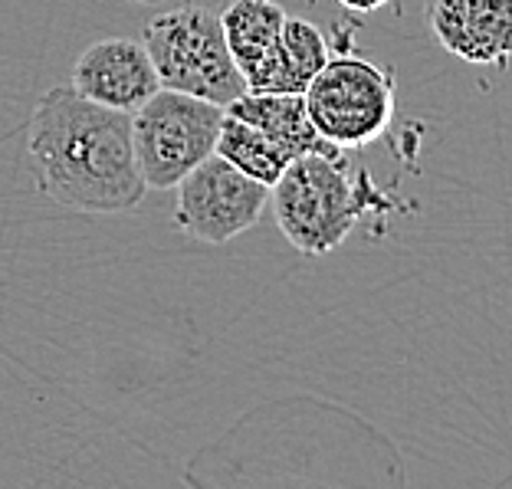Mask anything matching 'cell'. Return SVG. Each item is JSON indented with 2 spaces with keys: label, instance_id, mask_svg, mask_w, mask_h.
I'll list each match as a JSON object with an SVG mask.
<instances>
[{
  "label": "cell",
  "instance_id": "cell-1",
  "mask_svg": "<svg viewBox=\"0 0 512 489\" xmlns=\"http://www.w3.org/2000/svg\"><path fill=\"white\" fill-rule=\"evenodd\" d=\"M27 158L37 191L66 211L125 214L145 201L132 115L89 102L73 86H53L40 96Z\"/></svg>",
  "mask_w": 512,
  "mask_h": 489
},
{
  "label": "cell",
  "instance_id": "cell-2",
  "mask_svg": "<svg viewBox=\"0 0 512 489\" xmlns=\"http://www.w3.org/2000/svg\"><path fill=\"white\" fill-rule=\"evenodd\" d=\"M276 227L306 256L339 250L368 211L391 207L368 171L352 178L348 155H296L270 188Z\"/></svg>",
  "mask_w": 512,
  "mask_h": 489
},
{
  "label": "cell",
  "instance_id": "cell-3",
  "mask_svg": "<svg viewBox=\"0 0 512 489\" xmlns=\"http://www.w3.org/2000/svg\"><path fill=\"white\" fill-rule=\"evenodd\" d=\"M161 89L188 92L204 102L227 109L247 92L243 73L227 50L220 14L211 7L191 4L158 14L142 33Z\"/></svg>",
  "mask_w": 512,
  "mask_h": 489
},
{
  "label": "cell",
  "instance_id": "cell-4",
  "mask_svg": "<svg viewBox=\"0 0 512 489\" xmlns=\"http://www.w3.org/2000/svg\"><path fill=\"white\" fill-rule=\"evenodd\" d=\"M316 132L342 151L375 145L394 122V69L365 56H329L302 92Z\"/></svg>",
  "mask_w": 512,
  "mask_h": 489
},
{
  "label": "cell",
  "instance_id": "cell-5",
  "mask_svg": "<svg viewBox=\"0 0 512 489\" xmlns=\"http://www.w3.org/2000/svg\"><path fill=\"white\" fill-rule=\"evenodd\" d=\"M224 109L188 92L158 89L132 112V145L145 188L171 191L197 161L214 155Z\"/></svg>",
  "mask_w": 512,
  "mask_h": 489
},
{
  "label": "cell",
  "instance_id": "cell-6",
  "mask_svg": "<svg viewBox=\"0 0 512 489\" xmlns=\"http://www.w3.org/2000/svg\"><path fill=\"white\" fill-rule=\"evenodd\" d=\"M174 227L197 243L224 247L234 237L247 234L260 224L270 204V188L247 178L220 155H207L204 161L174 184Z\"/></svg>",
  "mask_w": 512,
  "mask_h": 489
},
{
  "label": "cell",
  "instance_id": "cell-7",
  "mask_svg": "<svg viewBox=\"0 0 512 489\" xmlns=\"http://www.w3.org/2000/svg\"><path fill=\"white\" fill-rule=\"evenodd\" d=\"M69 86L89 102L128 115L161 89L145 43L128 37H109L86 46L73 66Z\"/></svg>",
  "mask_w": 512,
  "mask_h": 489
},
{
  "label": "cell",
  "instance_id": "cell-8",
  "mask_svg": "<svg viewBox=\"0 0 512 489\" xmlns=\"http://www.w3.org/2000/svg\"><path fill=\"white\" fill-rule=\"evenodd\" d=\"M427 27L450 56L473 66H509L512 0H430Z\"/></svg>",
  "mask_w": 512,
  "mask_h": 489
},
{
  "label": "cell",
  "instance_id": "cell-9",
  "mask_svg": "<svg viewBox=\"0 0 512 489\" xmlns=\"http://www.w3.org/2000/svg\"><path fill=\"white\" fill-rule=\"evenodd\" d=\"M329 37L316 23L289 17L283 20V30L266 46V53L256 60L243 83L250 92H306L312 76L329 63Z\"/></svg>",
  "mask_w": 512,
  "mask_h": 489
},
{
  "label": "cell",
  "instance_id": "cell-10",
  "mask_svg": "<svg viewBox=\"0 0 512 489\" xmlns=\"http://www.w3.org/2000/svg\"><path fill=\"white\" fill-rule=\"evenodd\" d=\"M230 115H237L247 125L260 128L263 135H270L276 145H283L289 155H348V151L335 148L332 142L316 132L306 99L302 92H243L240 99H234L224 109Z\"/></svg>",
  "mask_w": 512,
  "mask_h": 489
},
{
  "label": "cell",
  "instance_id": "cell-11",
  "mask_svg": "<svg viewBox=\"0 0 512 489\" xmlns=\"http://www.w3.org/2000/svg\"><path fill=\"white\" fill-rule=\"evenodd\" d=\"M214 155L230 161L237 171L266 184V188H273V181L286 171L289 161H293V155H289L283 145H276L270 135H263L260 128L247 125L230 112H224V119H220Z\"/></svg>",
  "mask_w": 512,
  "mask_h": 489
},
{
  "label": "cell",
  "instance_id": "cell-12",
  "mask_svg": "<svg viewBox=\"0 0 512 489\" xmlns=\"http://www.w3.org/2000/svg\"><path fill=\"white\" fill-rule=\"evenodd\" d=\"M286 10L276 0H234L220 14V30H224L227 50L243 76L247 69L266 53V46L283 30Z\"/></svg>",
  "mask_w": 512,
  "mask_h": 489
},
{
  "label": "cell",
  "instance_id": "cell-13",
  "mask_svg": "<svg viewBox=\"0 0 512 489\" xmlns=\"http://www.w3.org/2000/svg\"><path fill=\"white\" fill-rule=\"evenodd\" d=\"M339 4L348 10V14H375V10L388 7L391 0H339Z\"/></svg>",
  "mask_w": 512,
  "mask_h": 489
},
{
  "label": "cell",
  "instance_id": "cell-14",
  "mask_svg": "<svg viewBox=\"0 0 512 489\" xmlns=\"http://www.w3.org/2000/svg\"><path fill=\"white\" fill-rule=\"evenodd\" d=\"M132 4H161V0H132Z\"/></svg>",
  "mask_w": 512,
  "mask_h": 489
}]
</instances>
